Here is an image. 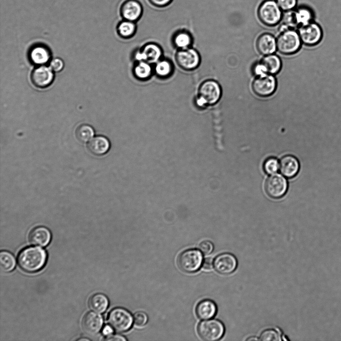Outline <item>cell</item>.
Here are the masks:
<instances>
[{
	"label": "cell",
	"instance_id": "obj_21",
	"mask_svg": "<svg viewBox=\"0 0 341 341\" xmlns=\"http://www.w3.org/2000/svg\"><path fill=\"white\" fill-rule=\"evenodd\" d=\"M217 306L212 300L206 299L198 303L196 314L201 320H208L214 317L217 313Z\"/></svg>",
	"mask_w": 341,
	"mask_h": 341
},
{
	"label": "cell",
	"instance_id": "obj_44",
	"mask_svg": "<svg viewBox=\"0 0 341 341\" xmlns=\"http://www.w3.org/2000/svg\"><path fill=\"white\" fill-rule=\"evenodd\" d=\"M246 340L247 341H257V340H259V339H258L257 338H256L255 337H251L249 338H248Z\"/></svg>",
	"mask_w": 341,
	"mask_h": 341
},
{
	"label": "cell",
	"instance_id": "obj_19",
	"mask_svg": "<svg viewBox=\"0 0 341 341\" xmlns=\"http://www.w3.org/2000/svg\"><path fill=\"white\" fill-rule=\"evenodd\" d=\"M300 164L298 159L290 155L283 156L280 162L281 173L287 178L295 176L299 172Z\"/></svg>",
	"mask_w": 341,
	"mask_h": 341
},
{
	"label": "cell",
	"instance_id": "obj_22",
	"mask_svg": "<svg viewBox=\"0 0 341 341\" xmlns=\"http://www.w3.org/2000/svg\"><path fill=\"white\" fill-rule=\"evenodd\" d=\"M29 56L33 64L42 65L48 61L50 54L49 50L44 46L36 45L31 49Z\"/></svg>",
	"mask_w": 341,
	"mask_h": 341
},
{
	"label": "cell",
	"instance_id": "obj_8",
	"mask_svg": "<svg viewBox=\"0 0 341 341\" xmlns=\"http://www.w3.org/2000/svg\"><path fill=\"white\" fill-rule=\"evenodd\" d=\"M277 88V80L273 75L265 74L255 76L252 82V90L258 96L265 97L272 95Z\"/></svg>",
	"mask_w": 341,
	"mask_h": 341
},
{
	"label": "cell",
	"instance_id": "obj_39",
	"mask_svg": "<svg viewBox=\"0 0 341 341\" xmlns=\"http://www.w3.org/2000/svg\"><path fill=\"white\" fill-rule=\"evenodd\" d=\"M49 67L53 71L57 72L63 69L64 63L60 58H55L50 61Z\"/></svg>",
	"mask_w": 341,
	"mask_h": 341
},
{
	"label": "cell",
	"instance_id": "obj_43",
	"mask_svg": "<svg viewBox=\"0 0 341 341\" xmlns=\"http://www.w3.org/2000/svg\"><path fill=\"white\" fill-rule=\"evenodd\" d=\"M113 330L114 329L110 325H106L104 326L102 330V333L103 335L107 337L112 334L113 333Z\"/></svg>",
	"mask_w": 341,
	"mask_h": 341
},
{
	"label": "cell",
	"instance_id": "obj_33",
	"mask_svg": "<svg viewBox=\"0 0 341 341\" xmlns=\"http://www.w3.org/2000/svg\"><path fill=\"white\" fill-rule=\"evenodd\" d=\"M259 340L279 341L281 340V337L277 331L274 329H267L264 331L260 335Z\"/></svg>",
	"mask_w": 341,
	"mask_h": 341
},
{
	"label": "cell",
	"instance_id": "obj_36",
	"mask_svg": "<svg viewBox=\"0 0 341 341\" xmlns=\"http://www.w3.org/2000/svg\"><path fill=\"white\" fill-rule=\"evenodd\" d=\"M281 10L285 11L292 10L297 4V0H276Z\"/></svg>",
	"mask_w": 341,
	"mask_h": 341
},
{
	"label": "cell",
	"instance_id": "obj_38",
	"mask_svg": "<svg viewBox=\"0 0 341 341\" xmlns=\"http://www.w3.org/2000/svg\"><path fill=\"white\" fill-rule=\"evenodd\" d=\"M199 249L204 254L208 255L213 252L214 245L209 241H204L199 244Z\"/></svg>",
	"mask_w": 341,
	"mask_h": 341
},
{
	"label": "cell",
	"instance_id": "obj_24",
	"mask_svg": "<svg viewBox=\"0 0 341 341\" xmlns=\"http://www.w3.org/2000/svg\"><path fill=\"white\" fill-rule=\"evenodd\" d=\"M153 73V66L147 61H136L133 66V75L136 78L140 80H148Z\"/></svg>",
	"mask_w": 341,
	"mask_h": 341
},
{
	"label": "cell",
	"instance_id": "obj_14",
	"mask_svg": "<svg viewBox=\"0 0 341 341\" xmlns=\"http://www.w3.org/2000/svg\"><path fill=\"white\" fill-rule=\"evenodd\" d=\"M237 260L232 254L224 253L218 255L214 260V267L219 273L228 275L237 268Z\"/></svg>",
	"mask_w": 341,
	"mask_h": 341
},
{
	"label": "cell",
	"instance_id": "obj_6",
	"mask_svg": "<svg viewBox=\"0 0 341 341\" xmlns=\"http://www.w3.org/2000/svg\"><path fill=\"white\" fill-rule=\"evenodd\" d=\"M200 337L205 341H215L220 340L224 335L225 327L219 320L211 319L202 321L197 327Z\"/></svg>",
	"mask_w": 341,
	"mask_h": 341
},
{
	"label": "cell",
	"instance_id": "obj_7",
	"mask_svg": "<svg viewBox=\"0 0 341 341\" xmlns=\"http://www.w3.org/2000/svg\"><path fill=\"white\" fill-rule=\"evenodd\" d=\"M202 252L195 249H190L182 252L177 260L179 267L186 273L197 272L202 265Z\"/></svg>",
	"mask_w": 341,
	"mask_h": 341
},
{
	"label": "cell",
	"instance_id": "obj_4",
	"mask_svg": "<svg viewBox=\"0 0 341 341\" xmlns=\"http://www.w3.org/2000/svg\"><path fill=\"white\" fill-rule=\"evenodd\" d=\"M258 16L260 21L268 26L278 24L282 18L281 9L274 0L264 1L258 9Z\"/></svg>",
	"mask_w": 341,
	"mask_h": 341
},
{
	"label": "cell",
	"instance_id": "obj_30",
	"mask_svg": "<svg viewBox=\"0 0 341 341\" xmlns=\"http://www.w3.org/2000/svg\"><path fill=\"white\" fill-rule=\"evenodd\" d=\"M94 134L93 128L88 124H81L75 130V136L78 141L85 143L89 141Z\"/></svg>",
	"mask_w": 341,
	"mask_h": 341
},
{
	"label": "cell",
	"instance_id": "obj_11",
	"mask_svg": "<svg viewBox=\"0 0 341 341\" xmlns=\"http://www.w3.org/2000/svg\"><path fill=\"white\" fill-rule=\"evenodd\" d=\"M163 50L160 46L154 42H149L137 50L134 54L136 61H145L152 64L162 58Z\"/></svg>",
	"mask_w": 341,
	"mask_h": 341
},
{
	"label": "cell",
	"instance_id": "obj_20",
	"mask_svg": "<svg viewBox=\"0 0 341 341\" xmlns=\"http://www.w3.org/2000/svg\"><path fill=\"white\" fill-rule=\"evenodd\" d=\"M110 147L109 140L103 136H97L92 138L87 144L88 150L95 155H102L107 153Z\"/></svg>",
	"mask_w": 341,
	"mask_h": 341
},
{
	"label": "cell",
	"instance_id": "obj_35",
	"mask_svg": "<svg viewBox=\"0 0 341 341\" xmlns=\"http://www.w3.org/2000/svg\"><path fill=\"white\" fill-rule=\"evenodd\" d=\"M147 315L143 312H138L133 316V322L137 327L144 326L148 321Z\"/></svg>",
	"mask_w": 341,
	"mask_h": 341
},
{
	"label": "cell",
	"instance_id": "obj_40",
	"mask_svg": "<svg viewBox=\"0 0 341 341\" xmlns=\"http://www.w3.org/2000/svg\"><path fill=\"white\" fill-rule=\"evenodd\" d=\"M150 3L156 7L162 8L169 5L173 0H148Z\"/></svg>",
	"mask_w": 341,
	"mask_h": 341
},
{
	"label": "cell",
	"instance_id": "obj_32",
	"mask_svg": "<svg viewBox=\"0 0 341 341\" xmlns=\"http://www.w3.org/2000/svg\"><path fill=\"white\" fill-rule=\"evenodd\" d=\"M263 168L266 173L273 174L278 172L280 168V163L276 158L270 157L265 160Z\"/></svg>",
	"mask_w": 341,
	"mask_h": 341
},
{
	"label": "cell",
	"instance_id": "obj_15",
	"mask_svg": "<svg viewBox=\"0 0 341 341\" xmlns=\"http://www.w3.org/2000/svg\"><path fill=\"white\" fill-rule=\"evenodd\" d=\"M54 74L50 67L40 65L35 68L31 73V79L32 83L39 88L49 86L53 81Z\"/></svg>",
	"mask_w": 341,
	"mask_h": 341
},
{
	"label": "cell",
	"instance_id": "obj_37",
	"mask_svg": "<svg viewBox=\"0 0 341 341\" xmlns=\"http://www.w3.org/2000/svg\"><path fill=\"white\" fill-rule=\"evenodd\" d=\"M252 73L255 76L267 74L266 68L261 61L253 64L252 68Z\"/></svg>",
	"mask_w": 341,
	"mask_h": 341
},
{
	"label": "cell",
	"instance_id": "obj_41",
	"mask_svg": "<svg viewBox=\"0 0 341 341\" xmlns=\"http://www.w3.org/2000/svg\"><path fill=\"white\" fill-rule=\"evenodd\" d=\"M202 266L204 270H210L214 266V260L211 257H207L203 261Z\"/></svg>",
	"mask_w": 341,
	"mask_h": 341
},
{
	"label": "cell",
	"instance_id": "obj_18",
	"mask_svg": "<svg viewBox=\"0 0 341 341\" xmlns=\"http://www.w3.org/2000/svg\"><path fill=\"white\" fill-rule=\"evenodd\" d=\"M50 231L46 227L39 226L34 228L30 232L28 239L30 243L35 246L44 247L51 240Z\"/></svg>",
	"mask_w": 341,
	"mask_h": 341
},
{
	"label": "cell",
	"instance_id": "obj_17",
	"mask_svg": "<svg viewBox=\"0 0 341 341\" xmlns=\"http://www.w3.org/2000/svg\"><path fill=\"white\" fill-rule=\"evenodd\" d=\"M256 46L258 52L264 56L273 54L277 49L276 40L272 34L263 33L257 38Z\"/></svg>",
	"mask_w": 341,
	"mask_h": 341
},
{
	"label": "cell",
	"instance_id": "obj_9",
	"mask_svg": "<svg viewBox=\"0 0 341 341\" xmlns=\"http://www.w3.org/2000/svg\"><path fill=\"white\" fill-rule=\"evenodd\" d=\"M175 60L177 64L182 69L191 71L199 66L201 62V57L196 49L190 47L177 50L175 54Z\"/></svg>",
	"mask_w": 341,
	"mask_h": 341
},
{
	"label": "cell",
	"instance_id": "obj_27",
	"mask_svg": "<svg viewBox=\"0 0 341 341\" xmlns=\"http://www.w3.org/2000/svg\"><path fill=\"white\" fill-rule=\"evenodd\" d=\"M88 304L90 309L98 313H104L109 305L107 297L101 293H96L89 299Z\"/></svg>",
	"mask_w": 341,
	"mask_h": 341
},
{
	"label": "cell",
	"instance_id": "obj_45",
	"mask_svg": "<svg viewBox=\"0 0 341 341\" xmlns=\"http://www.w3.org/2000/svg\"><path fill=\"white\" fill-rule=\"evenodd\" d=\"M78 340L81 341V340H89L87 339H79Z\"/></svg>",
	"mask_w": 341,
	"mask_h": 341
},
{
	"label": "cell",
	"instance_id": "obj_29",
	"mask_svg": "<svg viewBox=\"0 0 341 341\" xmlns=\"http://www.w3.org/2000/svg\"><path fill=\"white\" fill-rule=\"evenodd\" d=\"M15 260L14 256L9 252L2 251L0 253V267L4 272L12 271L15 266Z\"/></svg>",
	"mask_w": 341,
	"mask_h": 341
},
{
	"label": "cell",
	"instance_id": "obj_3",
	"mask_svg": "<svg viewBox=\"0 0 341 341\" xmlns=\"http://www.w3.org/2000/svg\"><path fill=\"white\" fill-rule=\"evenodd\" d=\"M301 42L298 32L287 28L280 32L276 39L277 49L281 54H293L300 49Z\"/></svg>",
	"mask_w": 341,
	"mask_h": 341
},
{
	"label": "cell",
	"instance_id": "obj_16",
	"mask_svg": "<svg viewBox=\"0 0 341 341\" xmlns=\"http://www.w3.org/2000/svg\"><path fill=\"white\" fill-rule=\"evenodd\" d=\"M103 318L100 314L89 312L84 316L82 327L87 334L93 336L99 332L103 326Z\"/></svg>",
	"mask_w": 341,
	"mask_h": 341
},
{
	"label": "cell",
	"instance_id": "obj_5",
	"mask_svg": "<svg viewBox=\"0 0 341 341\" xmlns=\"http://www.w3.org/2000/svg\"><path fill=\"white\" fill-rule=\"evenodd\" d=\"M108 322L118 333H124L130 329L133 322V317L130 313L123 308L112 309L108 316Z\"/></svg>",
	"mask_w": 341,
	"mask_h": 341
},
{
	"label": "cell",
	"instance_id": "obj_28",
	"mask_svg": "<svg viewBox=\"0 0 341 341\" xmlns=\"http://www.w3.org/2000/svg\"><path fill=\"white\" fill-rule=\"evenodd\" d=\"M260 61L269 74H277L281 69L282 61L280 58L273 53L265 55Z\"/></svg>",
	"mask_w": 341,
	"mask_h": 341
},
{
	"label": "cell",
	"instance_id": "obj_34",
	"mask_svg": "<svg viewBox=\"0 0 341 341\" xmlns=\"http://www.w3.org/2000/svg\"><path fill=\"white\" fill-rule=\"evenodd\" d=\"M283 19V24L286 25L289 28L294 27L298 25L296 21L294 11L290 10L286 11Z\"/></svg>",
	"mask_w": 341,
	"mask_h": 341
},
{
	"label": "cell",
	"instance_id": "obj_31",
	"mask_svg": "<svg viewBox=\"0 0 341 341\" xmlns=\"http://www.w3.org/2000/svg\"><path fill=\"white\" fill-rule=\"evenodd\" d=\"M296 21L298 25L307 24L312 21L313 13L311 9L303 6L295 11Z\"/></svg>",
	"mask_w": 341,
	"mask_h": 341
},
{
	"label": "cell",
	"instance_id": "obj_42",
	"mask_svg": "<svg viewBox=\"0 0 341 341\" xmlns=\"http://www.w3.org/2000/svg\"><path fill=\"white\" fill-rule=\"evenodd\" d=\"M106 340L110 341H125L127 339L123 336L119 335H111L109 336L106 337Z\"/></svg>",
	"mask_w": 341,
	"mask_h": 341
},
{
	"label": "cell",
	"instance_id": "obj_26",
	"mask_svg": "<svg viewBox=\"0 0 341 341\" xmlns=\"http://www.w3.org/2000/svg\"><path fill=\"white\" fill-rule=\"evenodd\" d=\"M136 30V22L128 20H120L116 26L117 34L124 39L131 38L135 34Z\"/></svg>",
	"mask_w": 341,
	"mask_h": 341
},
{
	"label": "cell",
	"instance_id": "obj_12",
	"mask_svg": "<svg viewBox=\"0 0 341 341\" xmlns=\"http://www.w3.org/2000/svg\"><path fill=\"white\" fill-rule=\"evenodd\" d=\"M267 194L273 198L283 197L287 192V181L285 177L278 174L271 175L267 179L265 185Z\"/></svg>",
	"mask_w": 341,
	"mask_h": 341
},
{
	"label": "cell",
	"instance_id": "obj_25",
	"mask_svg": "<svg viewBox=\"0 0 341 341\" xmlns=\"http://www.w3.org/2000/svg\"><path fill=\"white\" fill-rule=\"evenodd\" d=\"M153 70L157 76L161 78H166L172 75L174 66L170 60L162 58L154 64Z\"/></svg>",
	"mask_w": 341,
	"mask_h": 341
},
{
	"label": "cell",
	"instance_id": "obj_23",
	"mask_svg": "<svg viewBox=\"0 0 341 341\" xmlns=\"http://www.w3.org/2000/svg\"><path fill=\"white\" fill-rule=\"evenodd\" d=\"M193 41L191 33L185 29H179L176 31L172 37L173 43L178 50L191 47Z\"/></svg>",
	"mask_w": 341,
	"mask_h": 341
},
{
	"label": "cell",
	"instance_id": "obj_1",
	"mask_svg": "<svg viewBox=\"0 0 341 341\" xmlns=\"http://www.w3.org/2000/svg\"><path fill=\"white\" fill-rule=\"evenodd\" d=\"M46 259L47 255L43 249L37 247H28L20 252L17 256V262L22 270L33 273L43 267Z\"/></svg>",
	"mask_w": 341,
	"mask_h": 341
},
{
	"label": "cell",
	"instance_id": "obj_13",
	"mask_svg": "<svg viewBox=\"0 0 341 341\" xmlns=\"http://www.w3.org/2000/svg\"><path fill=\"white\" fill-rule=\"evenodd\" d=\"M143 7L139 0H125L121 4L120 15L123 19L136 22L142 16Z\"/></svg>",
	"mask_w": 341,
	"mask_h": 341
},
{
	"label": "cell",
	"instance_id": "obj_2",
	"mask_svg": "<svg viewBox=\"0 0 341 341\" xmlns=\"http://www.w3.org/2000/svg\"><path fill=\"white\" fill-rule=\"evenodd\" d=\"M222 95V89L216 81L208 79L203 81L198 89L197 104L204 107L218 102Z\"/></svg>",
	"mask_w": 341,
	"mask_h": 341
},
{
	"label": "cell",
	"instance_id": "obj_10",
	"mask_svg": "<svg viewBox=\"0 0 341 341\" xmlns=\"http://www.w3.org/2000/svg\"><path fill=\"white\" fill-rule=\"evenodd\" d=\"M298 32L302 42L309 46L318 44L323 36L322 28L319 24L313 21L301 25Z\"/></svg>",
	"mask_w": 341,
	"mask_h": 341
}]
</instances>
